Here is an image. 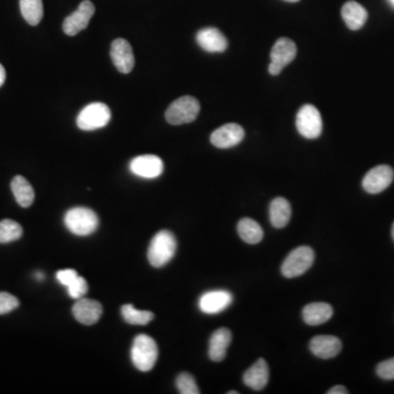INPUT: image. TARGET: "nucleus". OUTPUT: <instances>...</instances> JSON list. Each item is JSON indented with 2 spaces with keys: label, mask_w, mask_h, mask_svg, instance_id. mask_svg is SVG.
Instances as JSON below:
<instances>
[{
  "label": "nucleus",
  "mask_w": 394,
  "mask_h": 394,
  "mask_svg": "<svg viewBox=\"0 0 394 394\" xmlns=\"http://www.w3.org/2000/svg\"><path fill=\"white\" fill-rule=\"evenodd\" d=\"M197 44L208 53H223L228 48L226 37L216 28H205L196 35Z\"/></svg>",
  "instance_id": "nucleus-16"
},
{
  "label": "nucleus",
  "mask_w": 394,
  "mask_h": 394,
  "mask_svg": "<svg viewBox=\"0 0 394 394\" xmlns=\"http://www.w3.org/2000/svg\"><path fill=\"white\" fill-rule=\"evenodd\" d=\"M111 58L116 69L122 74H129L134 68V53L125 39H114L111 45Z\"/></svg>",
  "instance_id": "nucleus-12"
},
{
  "label": "nucleus",
  "mask_w": 394,
  "mask_h": 394,
  "mask_svg": "<svg viewBox=\"0 0 394 394\" xmlns=\"http://www.w3.org/2000/svg\"><path fill=\"white\" fill-rule=\"evenodd\" d=\"M391 234H392V239H393L394 241V223H393V226H392Z\"/></svg>",
  "instance_id": "nucleus-37"
},
{
  "label": "nucleus",
  "mask_w": 394,
  "mask_h": 394,
  "mask_svg": "<svg viewBox=\"0 0 394 394\" xmlns=\"http://www.w3.org/2000/svg\"><path fill=\"white\" fill-rule=\"evenodd\" d=\"M124 320L131 326H147L155 318L150 311L137 310L133 305H124L121 309Z\"/></svg>",
  "instance_id": "nucleus-26"
},
{
  "label": "nucleus",
  "mask_w": 394,
  "mask_h": 394,
  "mask_svg": "<svg viewBox=\"0 0 394 394\" xmlns=\"http://www.w3.org/2000/svg\"><path fill=\"white\" fill-rule=\"evenodd\" d=\"M332 317L333 308L326 302H312L302 310V318L308 326H321L328 322Z\"/></svg>",
  "instance_id": "nucleus-20"
},
{
  "label": "nucleus",
  "mask_w": 394,
  "mask_h": 394,
  "mask_svg": "<svg viewBox=\"0 0 394 394\" xmlns=\"http://www.w3.org/2000/svg\"><path fill=\"white\" fill-rule=\"evenodd\" d=\"M296 126L301 136L308 140H315L323 129L320 112L315 105L306 104L300 109L296 118Z\"/></svg>",
  "instance_id": "nucleus-7"
},
{
  "label": "nucleus",
  "mask_w": 394,
  "mask_h": 394,
  "mask_svg": "<svg viewBox=\"0 0 394 394\" xmlns=\"http://www.w3.org/2000/svg\"><path fill=\"white\" fill-rule=\"evenodd\" d=\"M37 279H39V281H41V279H44V275H43L42 273H37Z\"/></svg>",
  "instance_id": "nucleus-35"
},
{
  "label": "nucleus",
  "mask_w": 394,
  "mask_h": 394,
  "mask_svg": "<svg viewBox=\"0 0 394 394\" xmlns=\"http://www.w3.org/2000/svg\"><path fill=\"white\" fill-rule=\"evenodd\" d=\"M341 18L350 30H359L363 28L368 19V12L363 6L356 1H347L341 8Z\"/></svg>",
  "instance_id": "nucleus-21"
},
{
  "label": "nucleus",
  "mask_w": 394,
  "mask_h": 394,
  "mask_svg": "<svg viewBox=\"0 0 394 394\" xmlns=\"http://www.w3.org/2000/svg\"><path fill=\"white\" fill-rule=\"evenodd\" d=\"M20 10L30 26H37L44 15L42 0H20Z\"/></svg>",
  "instance_id": "nucleus-25"
},
{
  "label": "nucleus",
  "mask_w": 394,
  "mask_h": 394,
  "mask_svg": "<svg viewBox=\"0 0 394 394\" xmlns=\"http://www.w3.org/2000/svg\"><path fill=\"white\" fill-rule=\"evenodd\" d=\"M232 332L227 328H218L214 332L209 339L208 356L216 363L223 362L226 358L227 350L232 343Z\"/></svg>",
  "instance_id": "nucleus-19"
},
{
  "label": "nucleus",
  "mask_w": 394,
  "mask_h": 394,
  "mask_svg": "<svg viewBox=\"0 0 394 394\" xmlns=\"http://www.w3.org/2000/svg\"><path fill=\"white\" fill-rule=\"evenodd\" d=\"M348 393V390L343 386H335L331 389L328 390V394H347Z\"/></svg>",
  "instance_id": "nucleus-33"
},
{
  "label": "nucleus",
  "mask_w": 394,
  "mask_h": 394,
  "mask_svg": "<svg viewBox=\"0 0 394 394\" xmlns=\"http://www.w3.org/2000/svg\"><path fill=\"white\" fill-rule=\"evenodd\" d=\"M131 356L135 367L142 373H147L151 370L157 363V343L149 335L140 334L133 341Z\"/></svg>",
  "instance_id": "nucleus-2"
},
{
  "label": "nucleus",
  "mask_w": 394,
  "mask_h": 394,
  "mask_svg": "<svg viewBox=\"0 0 394 394\" xmlns=\"http://www.w3.org/2000/svg\"><path fill=\"white\" fill-rule=\"evenodd\" d=\"M270 379V368L264 358H260L245 371L243 382L255 391L264 389Z\"/></svg>",
  "instance_id": "nucleus-18"
},
{
  "label": "nucleus",
  "mask_w": 394,
  "mask_h": 394,
  "mask_svg": "<svg viewBox=\"0 0 394 394\" xmlns=\"http://www.w3.org/2000/svg\"><path fill=\"white\" fill-rule=\"evenodd\" d=\"M20 305L18 298L9 292H0V315H7L15 310Z\"/></svg>",
  "instance_id": "nucleus-30"
},
{
  "label": "nucleus",
  "mask_w": 394,
  "mask_h": 394,
  "mask_svg": "<svg viewBox=\"0 0 394 394\" xmlns=\"http://www.w3.org/2000/svg\"><path fill=\"white\" fill-rule=\"evenodd\" d=\"M68 294L73 299H80L88 292V283L82 276H78L69 286H67Z\"/></svg>",
  "instance_id": "nucleus-29"
},
{
  "label": "nucleus",
  "mask_w": 394,
  "mask_h": 394,
  "mask_svg": "<svg viewBox=\"0 0 394 394\" xmlns=\"http://www.w3.org/2000/svg\"><path fill=\"white\" fill-rule=\"evenodd\" d=\"M310 350L317 357L330 359L335 357L341 350V341L333 335H318L310 341Z\"/></svg>",
  "instance_id": "nucleus-15"
},
{
  "label": "nucleus",
  "mask_w": 394,
  "mask_h": 394,
  "mask_svg": "<svg viewBox=\"0 0 394 394\" xmlns=\"http://www.w3.org/2000/svg\"><path fill=\"white\" fill-rule=\"evenodd\" d=\"M238 234L243 241L249 245H256L262 241L264 232L258 221L251 218H243L238 223Z\"/></svg>",
  "instance_id": "nucleus-24"
},
{
  "label": "nucleus",
  "mask_w": 394,
  "mask_h": 394,
  "mask_svg": "<svg viewBox=\"0 0 394 394\" xmlns=\"http://www.w3.org/2000/svg\"><path fill=\"white\" fill-rule=\"evenodd\" d=\"M315 258V251L310 247H296L281 264V274L287 279L301 276L312 266Z\"/></svg>",
  "instance_id": "nucleus-6"
},
{
  "label": "nucleus",
  "mask_w": 394,
  "mask_h": 394,
  "mask_svg": "<svg viewBox=\"0 0 394 394\" xmlns=\"http://www.w3.org/2000/svg\"><path fill=\"white\" fill-rule=\"evenodd\" d=\"M228 393H229V394H238V393H239V392H236V391H230V392H228Z\"/></svg>",
  "instance_id": "nucleus-38"
},
{
  "label": "nucleus",
  "mask_w": 394,
  "mask_h": 394,
  "mask_svg": "<svg viewBox=\"0 0 394 394\" xmlns=\"http://www.w3.org/2000/svg\"><path fill=\"white\" fill-rule=\"evenodd\" d=\"M111 110L104 103H90L77 116V126L82 131H95L106 126L111 121Z\"/></svg>",
  "instance_id": "nucleus-5"
},
{
  "label": "nucleus",
  "mask_w": 394,
  "mask_h": 394,
  "mask_svg": "<svg viewBox=\"0 0 394 394\" xmlns=\"http://www.w3.org/2000/svg\"><path fill=\"white\" fill-rule=\"evenodd\" d=\"M245 129L239 124H225L214 131L210 136V142L215 147L227 149L239 144L245 138Z\"/></svg>",
  "instance_id": "nucleus-11"
},
{
  "label": "nucleus",
  "mask_w": 394,
  "mask_h": 394,
  "mask_svg": "<svg viewBox=\"0 0 394 394\" xmlns=\"http://www.w3.org/2000/svg\"><path fill=\"white\" fill-rule=\"evenodd\" d=\"M176 252V239L169 230L156 234L148 247V261L153 268H162L173 259Z\"/></svg>",
  "instance_id": "nucleus-1"
},
{
  "label": "nucleus",
  "mask_w": 394,
  "mask_h": 394,
  "mask_svg": "<svg viewBox=\"0 0 394 394\" xmlns=\"http://www.w3.org/2000/svg\"><path fill=\"white\" fill-rule=\"evenodd\" d=\"M176 388L182 394H200V391L197 386L196 381L192 375L187 373H180L176 381Z\"/></svg>",
  "instance_id": "nucleus-28"
},
{
  "label": "nucleus",
  "mask_w": 394,
  "mask_h": 394,
  "mask_svg": "<svg viewBox=\"0 0 394 394\" xmlns=\"http://www.w3.org/2000/svg\"><path fill=\"white\" fill-rule=\"evenodd\" d=\"M377 375L384 380H393L394 379V358L384 360L377 367Z\"/></svg>",
  "instance_id": "nucleus-31"
},
{
  "label": "nucleus",
  "mask_w": 394,
  "mask_h": 394,
  "mask_svg": "<svg viewBox=\"0 0 394 394\" xmlns=\"http://www.w3.org/2000/svg\"><path fill=\"white\" fill-rule=\"evenodd\" d=\"M24 234V229L17 221L5 219L0 221V243L17 241Z\"/></svg>",
  "instance_id": "nucleus-27"
},
{
  "label": "nucleus",
  "mask_w": 394,
  "mask_h": 394,
  "mask_svg": "<svg viewBox=\"0 0 394 394\" xmlns=\"http://www.w3.org/2000/svg\"><path fill=\"white\" fill-rule=\"evenodd\" d=\"M10 187L19 205L28 208L33 204L35 198V189L26 178L21 176H15L11 181Z\"/></svg>",
  "instance_id": "nucleus-23"
},
{
  "label": "nucleus",
  "mask_w": 394,
  "mask_h": 394,
  "mask_svg": "<svg viewBox=\"0 0 394 394\" xmlns=\"http://www.w3.org/2000/svg\"><path fill=\"white\" fill-rule=\"evenodd\" d=\"M163 169L162 160L155 155L138 156L129 163L131 173L142 179H156L162 174Z\"/></svg>",
  "instance_id": "nucleus-10"
},
{
  "label": "nucleus",
  "mask_w": 394,
  "mask_h": 394,
  "mask_svg": "<svg viewBox=\"0 0 394 394\" xmlns=\"http://www.w3.org/2000/svg\"><path fill=\"white\" fill-rule=\"evenodd\" d=\"M200 102L191 95L179 97L169 105L166 120L171 125H183L192 123L200 113Z\"/></svg>",
  "instance_id": "nucleus-4"
},
{
  "label": "nucleus",
  "mask_w": 394,
  "mask_h": 394,
  "mask_svg": "<svg viewBox=\"0 0 394 394\" xmlns=\"http://www.w3.org/2000/svg\"><path fill=\"white\" fill-rule=\"evenodd\" d=\"M292 218V207L284 197H276L270 205V221L275 228H284Z\"/></svg>",
  "instance_id": "nucleus-22"
},
{
  "label": "nucleus",
  "mask_w": 394,
  "mask_h": 394,
  "mask_svg": "<svg viewBox=\"0 0 394 394\" xmlns=\"http://www.w3.org/2000/svg\"><path fill=\"white\" fill-rule=\"evenodd\" d=\"M95 12V5L90 0H84L75 12L64 20L63 30L65 35L74 37L86 29Z\"/></svg>",
  "instance_id": "nucleus-8"
},
{
  "label": "nucleus",
  "mask_w": 394,
  "mask_h": 394,
  "mask_svg": "<svg viewBox=\"0 0 394 394\" xmlns=\"http://www.w3.org/2000/svg\"><path fill=\"white\" fill-rule=\"evenodd\" d=\"M6 77H7V75H6V69L3 68V66L0 64V87L5 84Z\"/></svg>",
  "instance_id": "nucleus-34"
},
{
  "label": "nucleus",
  "mask_w": 394,
  "mask_h": 394,
  "mask_svg": "<svg viewBox=\"0 0 394 394\" xmlns=\"http://www.w3.org/2000/svg\"><path fill=\"white\" fill-rule=\"evenodd\" d=\"M296 55H297V46L294 44V41L287 39V37H281L276 41L273 48H272L271 64L277 66L279 68L283 71L288 64L294 61Z\"/></svg>",
  "instance_id": "nucleus-17"
},
{
  "label": "nucleus",
  "mask_w": 394,
  "mask_h": 394,
  "mask_svg": "<svg viewBox=\"0 0 394 394\" xmlns=\"http://www.w3.org/2000/svg\"><path fill=\"white\" fill-rule=\"evenodd\" d=\"M64 221L71 234L80 236L93 234L99 226L97 214L87 207L71 208L66 213Z\"/></svg>",
  "instance_id": "nucleus-3"
},
{
  "label": "nucleus",
  "mask_w": 394,
  "mask_h": 394,
  "mask_svg": "<svg viewBox=\"0 0 394 394\" xmlns=\"http://www.w3.org/2000/svg\"><path fill=\"white\" fill-rule=\"evenodd\" d=\"M394 179V171L389 166H378L368 171L363 180V187L369 194H378L390 187Z\"/></svg>",
  "instance_id": "nucleus-9"
},
{
  "label": "nucleus",
  "mask_w": 394,
  "mask_h": 394,
  "mask_svg": "<svg viewBox=\"0 0 394 394\" xmlns=\"http://www.w3.org/2000/svg\"><path fill=\"white\" fill-rule=\"evenodd\" d=\"M77 277H78L77 272L75 271V270H71V268L57 272V274H56V279H57V281L66 287L69 286V285H71V283L77 279Z\"/></svg>",
  "instance_id": "nucleus-32"
},
{
  "label": "nucleus",
  "mask_w": 394,
  "mask_h": 394,
  "mask_svg": "<svg viewBox=\"0 0 394 394\" xmlns=\"http://www.w3.org/2000/svg\"><path fill=\"white\" fill-rule=\"evenodd\" d=\"M234 301V296L232 292L227 290H213L203 294L198 301L202 312L206 315H216L225 310Z\"/></svg>",
  "instance_id": "nucleus-13"
},
{
  "label": "nucleus",
  "mask_w": 394,
  "mask_h": 394,
  "mask_svg": "<svg viewBox=\"0 0 394 394\" xmlns=\"http://www.w3.org/2000/svg\"><path fill=\"white\" fill-rule=\"evenodd\" d=\"M103 307L97 300L80 298L73 307V315L78 322L84 326H92L100 320Z\"/></svg>",
  "instance_id": "nucleus-14"
},
{
  "label": "nucleus",
  "mask_w": 394,
  "mask_h": 394,
  "mask_svg": "<svg viewBox=\"0 0 394 394\" xmlns=\"http://www.w3.org/2000/svg\"><path fill=\"white\" fill-rule=\"evenodd\" d=\"M285 1H288V3H298L300 0H285Z\"/></svg>",
  "instance_id": "nucleus-36"
},
{
  "label": "nucleus",
  "mask_w": 394,
  "mask_h": 394,
  "mask_svg": "<svg viewBox=\"0 0 394 394\" xmlns=\"http://www.w3.org/2000/svg\"><path fill=\"white\" fill-rule=\"evenodd\" d=\"M390 3H391L392 6H393L394 7V0H389Z\"/></svg>",
  "instance_id": "nucleus-39"
}]
</instances>
